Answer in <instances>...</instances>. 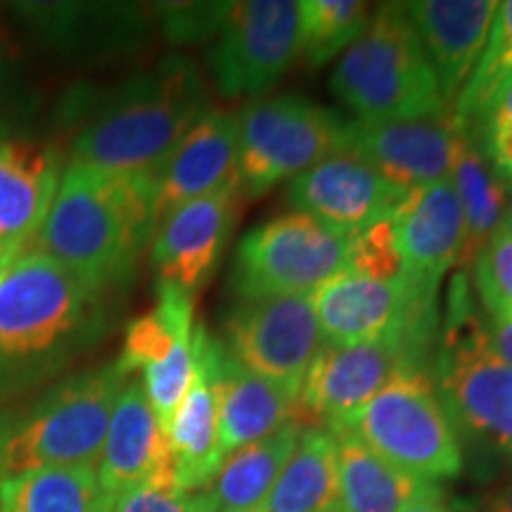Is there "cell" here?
<instances>
[{
  "instance_id": "33",
  "label": "cell",
  "mask_w": 512,
  "mask_h": 512,
  "mask_svg": "<svg viewBox=\"0 0 512 512\" xmlns=\"http://www.w3.org/2000/svg\"><path fill=\"white\" fill-rule=\"evenodd\" d=\"M349 271L375 280H406L392 214L351 235Z\"/></svg>"
},
{
  "instance_id": "19",
  "label": "cell",
  "mask_w": 512,
  "mask_h": 512,
  "mask_svg": "<svg viewBox=\"0 0 512 512\" xmlns=\"http://www.w3.org/2000/svg\"><path fill=\"white\" fill-rule=\"evenodd\" d=\"M159 477H176L169 441L147 399L143 380L128 377L114 403L98 479L102 489L117 501L124 491Z\"/></svg>"
},
{
  "instance_id": "34",
  "label": "cell",
  "mask_w": 512,
  "mask_h": 512,
  "mask_svg": "<svg viewBox=\"0 0 512 512\" xmlns=\"http://www.w3.org/2000/svg\"><path fill=\"white\" fill-rule=\"evenodd\" d=\"M112 512H197V496L183 491L176 477H159L124 491Z\"/></svg>"
},
{
  "instance_id": "15",
  "label": "cell",
  "mask_w": 512,
  "mask_h": 512,
  "mask_svg": "<svg viewBox=\"0 0 512 512\" xmlns=\"http://www.w3.org/2000/svg\"><path fill=\"white\" fill-rule=\"evenodd\" d=\"M238 197V183H230L183 204L157 223L150 252L157 285H171L195 297L226 249Z\"/></svg>"
},
{
  "instance_id": "35",
  "label": "cell",
  "mask_w": 512,
  "mask_h": 512,
  "mask_svg": "<svg viewBox=\"0 0 512 512\" xmlns=\"http://www.w3.org/2000/svg\"><path fill=\"white\" fill-rule=\"evenodd\" d=\"M233 3H195L169 5L164 12V29L174 41H200L204 36L219 34Z\"/></svg>"
},
{
  "instance_id": "23",
  "label": "cell",
  "mask_w": 512,
  "mask_h": 512,
  "mask_svg": "<svg viewBox=\"0 0 512 512\" xmlns=\"http://www.w3.org/2000/svg\"><path fill=\"white\" fill-rule=\"evenodd\" d=\"M211 339L202 325H195V375L183 401L166 427L176 484L188 494H200L223 463L219 451V401H216Z\"/></svg>"
},
{
  "instance_id": "42",
  "label": "cell",
  "mask_w": 512,
  "mask_h": 512,
  "mask_svg": "<svg viewBox=\"0 0 512 512\" xmlns=\"http://www.w3.org/2000/svg\"><path fill=\"white\" fill-rule=\"evenodd\" d=\"M8 427H5V422H3V418H0V448H3V444H5V439H8Z\"/></svg>"
},
{
  "instance_id": "26",
  "label": "cell",
  "mask_w": 512,
  "mask_h": 512,
  "mask_svg": "<svg viewBox=\"0 0 512 512\" xmlns=\"http://www.w3.org/2000/svg\"><path fill=\"white\" fill-rule=\"evenodd\" d=\"M451 181L465 214V242L458 264H470L512 211L510 185L494 174L472 128H460L458 133Z\"/></svg>"
},
{
  "instance_id": "6",
  "label": "cell",
  "mask_w": 512,
  "mask_h": 512,
  "mask_svg": "<svg viewBox=\"0 0 512 512\" xmlns=\"http://www.w3.org/2000/svg\"><path fill=\"white\" fill-rule=\"evenodd\" d=\"M349 432L399 470L434 482L458 477L463 451L451 418L441 406L432 377L420 366L406 368L373 401L330 432Z\"/></svg>"
},
{
  "instance_id": "5",
  "label": "cell",
  "mask_w": 512,
  "mask_h": 512,
  "mask_svg": "<svg viewBox=\"0 0 512 512\" xmlns=\"http://www.w3.org/2000/svg\"><path fill=\"white\" fill-rule=\"evenodd\" d=\"M128 377L110 363L69 375L48 389L8 432L0 448V479L43 467L98 470L114 403Z\"/></svg>"
},
{
  "instance_id": "37",
  "label": "cell",
  "mask_w": 512,
  "mask_h": 512,
  "mask_svg": "<svg viewBox=\"0 0 512 512\" xmlns=\"http://www.w3.org/2000/svg\"><path fill=\"white\" fill-rule=\"evenodd\" d=\"M19 64V50L12 41L10 31L0 22V107L10 95L12 83H15V72Z\"/></svg>"
},
{
  "instance_id": "31",
  "label": "cell",
  "mask_w": 512,
  "mask_h": 512,
  "mask_svg": "<svg viewBox=\"0 0 512 512\" xmlns=\"http://www.w3.org/2000/svg\"><path fill=\"white\" fill-rule=\"evenodd\" d=\"M512 74V0L498 3L494 24L475 72L453 102L451 117L460 128H475L484 119L496 93Z\"/></svg>"
},
{
  "instance_id": "11",
  "label": "cell",
  "mask_w": 512,
  "mask_h": 512,
  "mask_svg": "<svg viewBox=\"0 0 512 512\" xmlns=\"http://www.w3.org/2000/svg\"><path fill=\"white\" fill-rule=\"evenodd\" d=\"M299 57V3H233L207 64L223 98H254L271 91Z\"/></svg>"
},
{
  "instance_id": "9",
  "label": "cell",
  "mask_w": 512,
  "mask_h": 512,
  "mask_svg": "<svg viewBox=\"0 0 512 512\" xmlns=\"http://www.w3.org/2000/svg\"><path fill=\"white\" fill-rule=\"evenodd\" d=\"M344 121L294 95L254 102L238 114L240 195H264L342 150Z\"/></svg>"
},
{
  "instance_id": "12",
  "label": "cell",
  "mask_w": 512,
  "mask_h": 512,
  "mask_svg": "<svg viewBox=\"0 0 512 512\" xmlns=\"http://www.w3.org/2000/svg\"><path fill=\"white\" fill-rule=\"evenodd\" d=\"M226 342L223 347L242 368L299 396L306 370L325 342L313 294L240 299L226 320Z\"/></svg>"
},
{
  "instance_id": "30",
  "label": "cell",
  "mask_w": 512,
  "mask_h": 512,
  "mask_svg": "<svg viewBox=\"0 0 512 512\" xmlns=\"http://www.w3.org/2000/svg\"><path fill=\"white\" fill-rule=\"evenodd\" d=\"M370 24L361 0H302L299 3V57L320 67L351 48Z\"/></svg>"
},
{
  "instance_id": "27",
  "label": "cell",
  "mask_w": 512,
  "mask_h": 512,
  "mask_svg": "<svg viewBox=\"0 0 512 512\" xmlns=\"http://www.w3.org/2000/svg\"><path fill=\"white\" fill-rule=\"evenodd\" d=\"M337 441V479L342 512H399L420 479L399 470L349 432H332Z\"/></svg>"
},
{
  "instance_id": "21",
  "label": "cell",
  "mask_w": 512,
  "mask_h": 512,
  "mask_svg": "<svg viewBox=\"0 0 512 512\" xmlns=\"http://www.w3.org/2000/svg\"><path fill=\"white\" fill-rule=\"evenodd\" d=\"M406 10L430 57L446 105L451 107L482 57L498 3L418 0V3H406Z\"/></svg>"
},
{
  "instance_id": "4",
  "label": "cell",
  "mask_w": 512,
  "mask_h": 512,
  "mask_svg": "<svg viewBox=\"0 0 512 512\" xmlns=\"http://www.w3.org/2000/svg\"><path fill=\"white\" fill-rule=\"evenodd\" d=\"M330 88L358 121H413L448 110L406 3L382 5L337 62Z\"/></svg>"
},
{
  "instance_id": "10",
  "label": "cell",
  "mask_w": 512,
  "mask_h": 512,
  "mask_svg": "<svg viewBox=\"0 0 512 512\" xmlns=\"http://www.w3.org/2000/svg\"><path fill=\"white\" fill-rule=\"evenodd\" d=\"M427 330H401L358 344L323 342L306 370L299 392V415L325 430L361 411L406 368L420 366Z\"/></svg>"
},
{
  "instance_id": "14",
  "label": "cell",
  "mask_w": 512,
  "mask_h": 512,
  "mask_svg": "<svg viewBox=\"0 0 512 512\" xmlns=\"http://www.w3.org/2000/svg\"><path fill=\"white\" fill-rule=\"evenodd\" d=\"M320 332L330 344H358L401 330H430L434 299L420 297L408 280H375L344 271L313 292Z\"/></svg>"
},
{
  "instance_id": "28",
  "label": "cell",
  "mask_w": 512,
  "mask_h": 512,
  "mask_svg": "<svg viewBox=\"0 0 512 512\" xmlns=\"http://www.w3.org/2000/svg\"><path fill=\"white\" fill-rule=\"evenodd\" d=\"M93 467H43L0 479V512H112Z\"/></svg>"
},
{
  "instance_id": "25",
  "label": "cell",
  "mask_w": 512,
  "mask_h": 512,
  "mask_svg": "<svg viewBox=\"0 0 512 512\" xmlns=\"http://www.w3.org/2000/svg\"><path fill=\"white\" fill-rule=\"evenodd\" d=\"M259 512H342L337 441L330 430L304 425L290 460Z\"/></svg>"
},
{
  "instance_id": "41",
  "label": "cell",
  "mask_w": 512,
  "mask_h": 512,
  "mask_svg": "<svg viewBox=\"0 0 512 512\" xmlns=\"http://www.w3.org/2000/svg\"><path fill=\"white\" fill-rule=\"evenodd\" d=\"M484 512H512V479L486 498Z\"/></svg>"
},
{
  "instance_id": "22",
  "label": "cell",
  "mask_w": 512,
  "mask_h": 512,
  "mask_svg": "<svg viewBox=\"0 0 512 512\" xmlns=\"http://www.w3.org/2000/svg\"><path fill=\"white\" fill-rule=\"evenodd\" d=\"M62 181L55 147L0 138V254L17 259L46 221Z\"/></svg>"
},
{
  "instance_id": "24",
  "label": "cell",
  "mask_w": 512,
  "mask_h": 512,
  "mask_svg": "<svg viewBox=\"0 0 512 512\" xmlns=\"http://www.w3.org/2000/svg\"><path fill=\"white\" fill-rule=\"evenodd\" d=\"M302 430L304 422L294 420L271 437L223 458L207 489L197 494L204 512H259L290 460Z\"/></svg>"
},
{
  "instance_id": "13",
  "label": "cell",
  "mask_w": 512,
  "mask_h": 512,
  "mask_svg": "<svg viewBox=\"0 0 512 512\" xmlns=\"http://www.w3.org/2000/svg\"><path fill=\"white\" fill-rule=\"evenodd\" d=\"M460 126L451 112L413 121H344L342 150L394 188L411 192L451 176Z\"/></svg>"
},
{
  "instance_id": "7",
  "label": "cell",
  "mask_w": 512,
  "mask_h": 512,
  "mask_svg": "<svg viewBox=\"0 0 512 512\" xmlns=\"http://www.w3.org/2000/svg\"><path fill=\"white\" fill-rule=\"evenodd\" d=\"M434 387L453 427L512 456V368L491 349L463 290L451 294Z\"/></svg>"
},
{
  "instance_id": "17",
  "label": "cell",
  "mask_w": 512,
  "mask_h": 512,
  "mask_svg": "<svg viewBox=\"0 0 512 512\" xmlns=\"http://www.w3.org/2000/svg\"><path fill=\"white\" fill-rule=\"evenodd\" d=\"M406 280L420 297H437L439 283L458 264L465 242L463 204L451 176L406 192L392 214Z\"/></svg>"
},
{
  "instance_id": "39",
  "label": "cell",
  "mask_w": 512,
  "mask_h": 512,
  "mask_svg": "<svg viewBox=\"0 0 512 512\" xmlns=\"http://www.w3.org/2000/svg\"><path fill=\"white\" fill-rule=\"evenodd\" d=\"M399 512H446L444 491L434 482H422Z\"/></svg>"
},
{
  "instance_id": "2",
  "label": "cell",
  "mask_w": 512,
  "mask_h": 512,
  "mask_svg": "<svg viewBox=\"0 0 512 512\" xmlns=\"http://www.w3.org/2000/svg\"><path fill=\"white\" fill-rule=\"evenodd\" d=\"M152 233V178L69 164L46 221L19 254L46 256L107 290L131 278Z\"/></svg>"
},
{
  "instance_id": "45",
  "label": "cell",
  "mask_w": 512,
  "mask_h": 512,
  "mask_svg": "<svg viewBox=\"0 0 512 512\" xmlns=\"http://www.w3.org/2000/svg\"><path fill=\"white\" fill-rule=\"evenodd\" d=\"M508 219H510V223H512V211H510V216H508Z\"/></svg>"
},
{
  "instance_id": "43",
  "label": "cell",
  "mask_w": 512,
  "mask_h": 512,
  "mask_svg": "<svg viewBox=\"0 0 512 512\" xmlns=\"http://www.w3.org/2000/svg\"><path fill=\"white\" fill-rule=\"evenodd\" d=\"M10 261H12V259H8V256H3V254H0V273H3L5 268H8Z\"/></svg>"
},
{
  "instance_id": "20",
  "label": "cell",
  "mask_w": 512,
  "mask_h": 512,
  "mask_svg": "<svg viewBox=\"0 0 512 512\" xmlns=\"http://www.w3.org/2000/svg\"><path fill=\"white\" fill-rule=\"evenodd\" d=\"M211 368L219 401V451L223 458L302 420L297 394L283 384L249 373L216 339L211 342Z\"/></svg>"
},
{
  "instance_id": "46",
  "label": "cell",
  "mask_w": 512,
  "mask_h": 512,
  "mask_svg": "<svg viewBox=\"0 0 512 512\" xmlns=\"http://www.w3.org/2000/svg\"><path fill=\"white\" fill-rule=\"evenodd\" d=\"M510 192H512V185H510Z\"/></svg>"
},
{
  "instance_id": "29",
  "label": "cell",
  "mask_w": 512,
  "mask_h": 512,
  "mask_svg": "<svg viewBox=\"0 0 512 512\" xmlns=\"http://www.w3.org/2000/svg\"><path fill=\"white\" fill-rule=\"evenodd\" d=\"M192 332H195L192 294L171 285H157V306L128 325L117 366L126 375L155 366L178 344L190 339Z\"/></svg>"
},
{
  "instance_id": "32",
  "label": "cell",
  "mask_w": 512,
  "mask_h": 512,
  "mask_svg": "<svg viewBox=\"0 0 512 512\" xmlns=\"http://www.w3.org/2000/svg\"><path fill=\"white\" fill-rule=\"evenodd\" d=\"M510 216V214H508ZM477 292L489 316H512V223L505 219L475 256Z\"/></svg>"
},
{
  "instance_id": "38",
  "label": "cell",
  "mask_w": 512,
  "mask_h": 512,
  "mask_svg": "<svg viewBox=\"0 0 512 512\" xmlns=\"http://www.w3.org/2000/svg\"><path fill=\"white\" fill-rule=\"evenodd\" d=\"M486 337H489L491 349L501 358L505 366L512 368V316H489V325H486Z\"/></svg>"
},
{
  "instance_id": "1",
  "label": "cell",
  "mask_w": 512,
  "mask_h": 512,
  "mask_svg": "<svg viewBox=\"0 0 512 512\" xmlns=\"http://www.w3.org/2000/svg\"><path fill=\"white\" fill-rule=\"evenodd\" d=\"M102 294L41 254L0 273V403L38 389L102 332Z\"/></svg>"
},
{
  "instance_id": "16",
  "label": "cell",
  "mask_w": 512,
  "mask_h": 512,
  "mask_svg": "<svg viewBox=\"0 0 512 512\" xmlns=\"http://www.w3.org/2000/svg\"><path fill=\"white\" fill-rule=\"evenodd\" d=\"M287 197L299 214L311 216L339 233L354 235L394 214L406 192L384 181L351 152L339 150L292 178Z\"/></svg>"
},
{
  "instance_id": "3",
  "label": "cell",
  "mask_w": 512,
  "mask_h": 512,
  "mask_svg": "<svg viewBox=\"0 0 512 512\" xmlns=\"http://www.w3.org/2000/svg\"><path fill=\"white\" fill-rule=\"evenodd\" d=\"M207 91L185 57H166L121 83L72 140V164L121 176L155 178L192 124Z\"/></svg>"
},
{
  "instance_id": "8",
  "label": "cell",
  "mask_w": 512,
  "mask_h": 512,
  "mask_svg": "<svg viewBox=\"0 0 512 512\" xmlns=\"http://www.w3.org/2000/svg\"><path fill=\"white\" fill-rule=\"evenodd\" d=\"M349 261L351 235L294 211L261 223L240 240L230 285L240 299L313 294L349 271Z\"/></svg>"
},
{
  "instance_id": "40",
  "label": "cell",
  "mask_w": 512,
  "mask_h": 512,
  "mask_svg": "<svg viewBox=\"0 0 512 512\" xmlns=\"http://www.w3.org/2000/svg\"><path fill=\"white\" fill-rule=\"evenodd\" d=\"M491 114H496V117H503V119H510L512 121V74L508 76V81H505L503 86H501V91L496 93V98L489 105V110H486L484 119L491 117Z\"/></svg>"
},
{
  "instance_id": "36",
  "label": "cell",
  "mask_w": 512,
  "mask_h": 512,
  "mask_svg": "<svg viewBox=\"0 0 512 512\" xmlns=\"http://www.w3.org/2000/svg\"><path fill=\"white\" fill-rule=\"evenodd\" d=\"M482 147L486 162L503 183L512 185V121L496 117H486L472 128Z\"/></svg>"
},
{
  "instance_id": "44",
  "label": "cell",
  "mask_w": 512,
  "mask_h": 512,
  "mask_svg": "<svg viewBox=\"0 0 512 512\" xmlns=\"http://www.w3.org/2000/svg\"><path fill=\"white\" fill-rule=\"evenodd\" d=\"M197 496V494H195ZM197 512H204V508H202V501H200V496H197Z\"/></svg>"
},
{
  "instance_id": "18",
  "label": "cell",
  "mask_w": 512,
  "mask_h": 512,
  "mask_svg": "<svg viewBox=\"0 0 512 512\" xmlns=\"http://www.w3.org/2000/svg\"><path fill=\"white\" fill-rule=\"evenodd\" d=\"M238 183V114L204 110L152 178L157 223L192 200Z\"/></svg>"
}]
</instances>
